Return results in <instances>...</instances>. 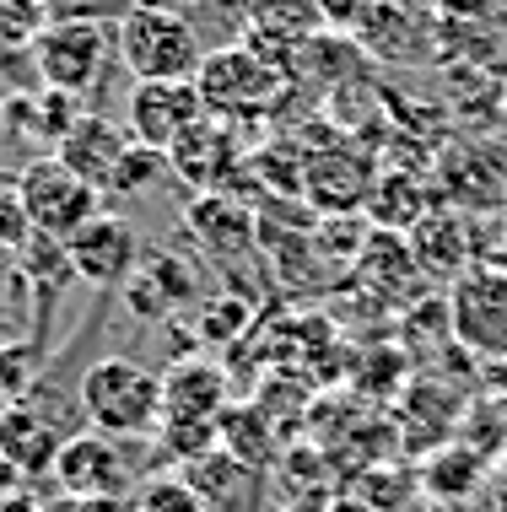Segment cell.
I'll use <instances>...</instances> for the list:
<instances>
[{
    "instance_id": "7c38bea8",
    "label": "cell",
    "mask_w": 507,
    "mask_h": 512,
    "mask_svg": "<svg viewBox=\"0 0 507 512\" xmlns=\"http://www.w3.org/2000/svg\"><path fill=\"white\" fill-rule=\"evenodd\" d=\"M351 38L362 44V54L373 65H416V60H432V49H437L432 17L405 6V0L373 6V17H362V27H351Z\"/></svg>"
},
{
    "instance_id": "d4e9b609",
    "label": "cell",
    "mask_w": 507,
    "mask_h": 512,
    "mask_svg": "<svg viewBox=\"0 0 507 512\" xmlns=\"http://www.w3.org/2000/svg\"><path fill=\"white\" fill-rule=\"evenodd\" d=\"M243 324H249V302H243V292H222V297L200 302V313H195V335L211 340V345L216 340H238Z\"/></svg>"
},
{
    "instance_id": "7a4b0ae2",
    "label": "cell",
    "mask_w": 507,
    "mask_h": 512,
    "mask_svg": "<svg viewBox=\"0 0 507 512\" xmlns=\"http://www.w3.org/2000/svg\"><path fill=\"white\" fill-rule=\"evenodd\" d=\"M81 415L92 432L130 442V437H157L162 426V372L130 362V356H103L81 372Z\"/></svg>"
},
{
    "instance_id": "ffe728a7",
    "label": "cell",
    "mask_w": 507,
    "mask_h": 512,
    "mask_svg": "<svg viewBox=\"0 0 507 512\" xmlns=\"http://www.w3.org/2000/svg\"><path fill=\"white\" fill-rule=\"evenodd\" d=\"M410 238V259H416V270L427 275H443V281H454V275L470 270V238H464V221L454 205H437L416 221V227L405 232Z\"/></svg>"
},
{
    "instance_id": "52a82bcc",
    "label": "cell",
    "mask_w": 507,
    "mask_h": 512,
    "mask_svg": "<svg viewBox=\"0 0 507 512\" xmlns=\"http://www.w3.org/2000/svg\"><path fill=\"white\" fill-rule=\"evenodd\" d=\"M119 297H125V308L141 318V324H173L184 308H195L200 270L184 248H146L135 275L119 286Z\"/></svg>"
},
{
    "instance_id": "4dcf8cb0",
    "label": "cell",
    "mask_w": 507,
    "mask_h": 512,
    "mask_svg": "<svg viewBox=\"0 0 507 512\" xmlns=\"http://www.w3.org/2000/svg\"><path fill=\"white\" fill-rule=\"evenodd\" d=\"M276 512H313V507H276Z\"/></svg>"
},
{
    "instance_id": "5bb4252c",
    "label": "cell",
    "mask_w": 507,
    "mask_h": 512,
    "mask_svg": "<svg viewBox=\"0 0 507 512\" xmlns=\"http://www.w3.org/2000/svg\"><path fill=\"white\" fill-rule=\"evenodd\" d=\"M184 227L216 265H243L254 254L259 221L249 205H238L232 195H195V205L184 211Z\"/></svg>"
},
{
    "instance_id": "ac0fdd59",
    "label": "cell",
    "mask_w": 507,
    "mask_h": 512,
    "mask_svg": "<svg viewBox=\"0 0 507 512\" xmlns=\"http://www.w3.org/2000/svg\"><path fill=\"white\" fill-rule=\"evenodd\" d=\"M178 475L200 491L205 512H249L254 496H259V469H249L243 459H232L227 448H211L200 453L195 464H184Z\"/></svg>"
},
{
    "instance_id": "2e32d148",
    "label": "cell",
    "mask_w": 507,
    "mask_h": 512,
    "mask_svg": "<svg viewBox=\"0 0 507 512\" xmlns=\"http://www.w3.org/2000/svg\"><path fill=\"white\" fill-rule=\"evenodd\" d=\"M227 410V372L205 356H178L162 372V421H216Z\"/></svg>"
},
{
    "instance_id": "7402d4cb",
    "label": "cell",
    "mask_w": 507,
    "mask_h": 512,
    "mask_svg": "<svg viewBox=\"0 0 507 512\" xmlns=\"http://www.w3.org/2000/svg\"><path fill=\"white\" fill-rule=\"evenodd\" d=\"M216 432H222V448L232 453V459H243L249 469H259V475L281 459V442H276V432H270V415L259 405H227L222 415H216Z\"/></svg>"
},
{
    "instance_id": "d6986e66",
    "label": "cell",
    "mask_w": 507,
    "mask_h": 512,
    "mask_svg": "<svg viewBox=\"0 0 507 512\" xmlns=\"http://www.w3.org/2000/svg\"><path fill=\"white\" fill-rule=\"evenodd\" d=\"M437 205H443V195L410 168L378 173L373 189H367V221H378V232H410L427 211H437Z\"/></svg>"
},
{
    "instance_id": "cb8c5ba5",
    "label": "cell",
    "mask_w": 507,
    "mask_h": 512,
    "mask_svg": "<svg viewBox=\"0 0 507 512\" xmlns=\"http://www.w3.org/2000/svg\"><path fill=\"white\" fill-rule=\"evenodd\" d=\"M162 178H168V151H152V146L130 141V151L119 157V168L108 173L103 200H135V195H146V189H157Z\"/></svg>"
},
{
    "instance_id": "e0dca14e",
    "label": "cell",
    "mask_w": 507,
    "mask_h": 512,
    "mask_svg": "<svg viewBox=\"0 0 507 512\" xmlns=\"http://www.w3.org/2000/svg\"><path fill=\"white\" fill-rule=\"evenodd\" d=\"M125 151H130V130H125V124H114V119H103V114H81L71 130H65V141L54 146V157H60L71 173H81L103 195L108 173L119 168V157H125Z\"/></svg>"
},
{
    "instance_id": "d6a6232c",
    "label": "cell",
    "mask_w": 507,
    "mask_h": 512,
    "mask_svg": "<svg viewBox=\"0 0 507 512\" xmlns=\"http://www.w3.org/2000/svg\"><path fill=\"white\" fill-rule=\"evenodd\" d=\"M502 114H507V81H502Z\"/></svg>"
},
{
    "instance_id": "83f0119b",
    "label": "cell",
    "mask_w": 507,
    "mask_h": 512,
    "mask_svg": "<svg viewBox=\"0 0 507 512\" xmlns=\"http://www.w3.org/2000/svg\"><path fill=\"white\" fill-rule=\"evenodd\" d=\"M373 6H383V0H319L324 22H330L335 33H351V27H362V17H373Z\"/></svg>"
},
{
    "instance_id": "f546056e",
    "label": "cell",
    "mask_w": 507,
    "mask_h": 512,
    "mask_svg": "<svg viewBox=\"0 0 507 512\" xmlns=\"http://www.w3.org/2000/svg\"><path fill=\"white\" fill-rule=\"evenodd\" d=\"M405 6H416V11H427V17H437V11L448 6V0H405Z\"/></svg>"
},
{
    "instance_id": "4fadbf2b",
    "label": "cell",
    "mask_w": 507,
    "mask_h": 512,
    "mask_svg": "<svg viewBox=\"0 0 507 512\" xmlns=\"http://www.w3.org/2000/svg\"><path fill=\"white\" fill-rule=\"evenodd\" d=\"M232 162H249V157L238 151V130H232L227 119H211V114H205L195 130L184 135V141L168 146V168H173L178 178H189L200 195H227Z\"/></svg>"
},
{
    "instance_id": "3957f363",
    "label": "cell",
    "mask_w": 507,
    "mask_h": 512,
    "mask_svg": "<svg viewBox=\"0 0 507 512\" xmlns=\"http://www.w3.org/2000/svg\"><path fill=\"white\" fill-rule=\"evenodd\" d=\"M195 92H200V103L211 119H227V124L265 119V114H276V103L286 98V71L238 38V44L205 49V60L195 71Z\"/></svg>"
},
{
    "instance_id": "30bf717a",
    "label": "cell",
    "mask_w": 507,
    "mask_h": 512,
    "mask_svg": "<svg viewBox=\"0 0 507 512\" xmlns=\"http://www.w3.org/2000/svg\"><path fill=\"white\" fill-rule=\"evenodd\" d=\"M200 119H205V103H200L195 81H135L130 87V108H125L130 141L168 151L173 141H184Z\"/></svg>"
},
{
    "instance_id": "603a6c76",
    "label": "cell",
    "mask_w": 507,
    "mask_h": 512,
    "mask_svg": "<svg viewBox=\"0 0 507 512\" xmlns=\"http://www.w3.org/2000/svg\"><path fill=\"white\" fill-rule=\"evenodd\" d=\"M17 265H22V281L33 286L38 297H60V286H65V281H76V270H71V248H65L60 238H44V232H38V238L17 254Z\"/></svg>"
},
{
    "instance_id": "6da1fadb",
    "label": "cell",
    "mask_w": 507,
    "mask_h": 512,
    "mask_svg": "<svg viewBox=\"0 0 507 512\" xmlns=\"http://www.w3.org/2000/svg\"><path fill=\"white\" fill-rule=\"evenodd\" d=\"M114 49L135 81H195L205 60L195 22L162 0H135L114 22Z\"/></svg>"
},
{
    "instance_id": "9a60e30c",
    "label": "cell",
    "mask_w": 507,
    "mask_h": 512,
    "mask_svg": "<svg viewBox=\"0 0 507 512\" xmlns=\"http://www.w3.org/2000/svg\"><path fill=\"white\" fill-rule=\"evenodd\" d=\"M378 168L362 157L356 146H335V151H313L303 162V195L330 216H346L356 205H367V189H373Z\"/></svg>"
},
{
    "instance_id": "484cf974",
    "label": "cell",
    "mask_w": 507,
    "mask_h": 512,
    "mask_svg": "<svg viewBox=\"0 0 507 512\" xmlns=\"http://www.w3.org/2000/svg\"><path fill=\"white\" fill-rule=\"evenodd\" d=\"M130 512H205V502L184 475H152L141 491H135Z\"/></svg>"
},
{
    "instance_id": "ba28073f",
    "label": "cell",
    "mask_w": 507,
    "mask_h": 512,
    "mask_svg": "<svg viewBox=\"0 0 507 512\" xmlns=\"http://www.w3.org/2000/svg\"><path fill=\"white\" fill-rule=\"evenodd\" d=\"M65 248H71L76 281L98 286V292H119V286L135 275V265H141V254H146L135 221H125L119 211H98L81 232L65 238Z\"/></svg>"
},
{
    "instance_id": "8fae6325",
    "label": "cell",
    "mask_w": 507,
    "mask_h": 512,
    "mask_svg": "<svg viewBox=\"0 0 507 512\" xmlns=\"http://www.w3.org/2000/svg\"><path fill=\"white\" fill-rule=\"evenodd\" d=\"M324 27L330 22H324L319 0H243V44L265 54L270 65H281V71Z\"/></svg>"
},
{
    "instance_id": "f1b7e54d",
    "label": "cell",
    "mask_w": 507,
    "mask_h": 512,
    "mask_svg": "<svg viewBox=\"0 0 507 512\" xmlns=\"http://www.w3.org/2000/svg\"><path fill=\"white\" fill-rule=\"evenodd\" d=\"M17 486H22V475H17V464H11V459H6V453H0V502H6V496H11V491H17Z\"/></svg>"
},
{
    "instance_id": "9c48e42d",
    "label": "cell",
    "mask_w": 507,
    "mask_h": 512,
    "mask_svg": "<svg viewBox=\"0 0 507 512\" xmlns=\"http://www.w3.org/2000/svg\"><path fill=\"white\" fill-rule=\"evenodd\" d=\"M54 486L65 491V502H98V496H125L130 491V464L125 448L103 432L65 437L54 453Z\"/></svg>"
},
{
    "instance_id": "5b68a950",
    "label": "cell",
    "mask_w": 507,
    "mask_h": 512,
    "mask_svg": "<svg viewBox=\"0 0 507 512\" xmlns=\"http://www.w3.org/2000/svg\"><path fill=\"white\" fill-rule=\"evenodd\" d=\"M17 195L27 205V216H33V227L44 232V238H60V243L103 211V195L81 173L65 168L54 151H44V157L27 162L22 178H17Z\"/></svg>"
},
{
    "instance_id": "4316f807",
    "label": "cell",
    "mask_w": 507,
    "mask_h": 512,
    "mask_svg": "<svg viewBox=\"0 0 507 512\" xmlns=\"http://www.w3.org/2000/svg\"><path fill=\"white\" fill-rule=\"evenodd\" d=\"M33 238H38V227H33V216H27L22 195L17 189H0V248H6V254H22Z\"/></svg>"
},
{
    "instance_id": "44dd1931",
    "label": "cell",
    "mask_w": 507,
    "mask_h": 512,
    "mask_svg": "<svg viewBox=\"0 0 507 512\" xmlns=\"http://www.w3.org/2000/svg\"><path fill=\"white\" fill-rule=\"evenodd\" d=\"M0 453L17 464L22 480H33V475H49V469H54L60 437H54V426H49L38 410L6 405V410H0Z\"/></svg>"
},
{
    "instance_id": "8992f818",
    "label": "cell",
    "mask_w": 507,
    "mask_h": 512,
    "mask_svg": "<svg viewBox=\"0 0 507 512\" xmlns=\"http://www.w3.org/2000/svg\"><path fill=\"white\" fill-rule=\"evenodd\" d=\"M448 335L470 356H507V270L470 265L448 281Z\"/></svg>"
},
{
    "instance_id": "1f68e13d",
    "label": "cell",
    "mask_w": 507,
    "mask_h": 512,
    "mask_svg": "<svg viewBox=\"0 0 507 512\" xmlns=\"http://www.w3.org/2000/svg\"><path fill=\"white\" fill-rule=\"evenodd\" d=\"M502 254H507V221H502Z\"/></svg>"
},
{
    "instance_id": "277c9868",
    "label": "cell",
    "mask_w": 507,
    "mask_h": 512,
    "mask_svg": "<svg viewBox=\"0 0 507 512\" xmlns=\"http://www.w3.org/2000/svg\"><path fill=\"white\" fill-rule=\"evenodd\" d=\"M108 60H119L114 22L54 17L49 27H38V38H33V65H38V76H44V87L65 92V98H76V103L103 87Z\"/></svg>"
}]
</instances>
